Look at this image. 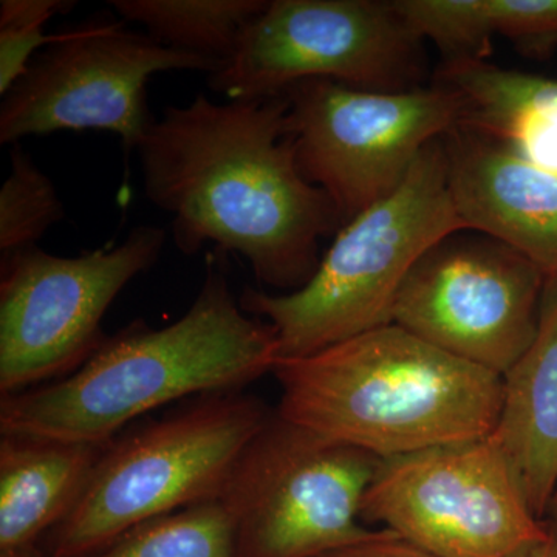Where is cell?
I'll return each instance as SVG.
<instances>
[{
  "instance_id": "cell-8",
  "label": "cell",
  "mask_w": 557,
  "mask_h": 557,
  "mask_svg": "<svg viewBox=\"0 0 557 557\" xmlns=\"http://www.w3.org/2000/svg\"><path fill=\"white\" fill-rule=\"evenodd\" d=\"M361 519L438 557H523L548 536L493 435L381 460Z\"/></svg>"
},
{
  "instance_id": "cell-23",
  "label": "cell",
  "mask_w": 557,
  "mask_h": 557,
  "mask_svg": "<svg viewBox=\"0 0 557 557\" xmlns=\"http://www.w3.org/2000/svg\"><path fill=\"white\" fill-rule=\"evenodd\" d=\"M523 557H557V533L548 527V536Z\"/></svg>"
},
{
  "instance_id": "cell-1",
  "label": "cell",
  "mask_w": 557,
  "mask_h": 557,
  "mask_svg": "<svg viewBox=\"0 0 557 557\" xmlns=\"http://www.w3.org/2000/svg\"><path fill=\"white\" fill-rule=\"evenodd\" d=\"M287 115L284 95L220 104L200 94L164 109L137 150L146 197L172 215L183 255L218 245L292 293L314 276L319 240L344 220L304 177Z\"/></svg>"
},
{
  "instance_id": "cell-6",
  "label": "cell",
  "mask_w": 557,
  "mask_h": 557,
  "mask_svg": "<svg viewBox=\"0 0 557 557\" xmlns=\"http://www.w3.org/2000/svg\"><path fill=\"white\" fill-rule=\"evenodd\" d=\"M380 463L273 410L218 498L233 522L236 557H325L373 536L359 519Z\"/></svg>"
},
{
  "instance_id": "cell-19",
  "label": "cell",
  "mask_w": 557,
  "mask_h": 557,
  "mask_svg": "<svg viewBox=\"0 0 557 557\" xmlns=\"http://www.w3.org/2000/svg\"><path fill=\"white\" fill-rule=\"evenodd\" d=\"M392 7L423 42L431 39L448 61H485L491 51L485 0H392Z\"/></svg>"
},
{
  "instance_id": "cell-14",
  "label": "cell",
  "mask_w": 557,
  "mask_h": 557,
  "mask_svg": "<svg viewBox=\"0 0 557 557\" xmlns=\"http://www.w3.org/2000/svg\"><path fill=\"white\" fill-rule=\"evenodd\" d=\"M542 520L557 491V276L545 278L536 335L504 376L493 431Z\"/></svg>"
},
{
  "instance_id": "cell-20",
  "label": "cell",
  "mask_w": 557,
  "mask_h": 557,
  "mask_svg": "<svg viewBox=\"0 0 557 557\" xmlns=\"http://www.w3.org/2000/svg\"><path fill=\"white\" fill-rule=\"evenodd\" d=\"M72 0H2L0 2V94L5 97L25 75L33 54L53 35L44 27L57 14L75 9Z\"/></svg>"
},
{
  "instance_id": "cell-3",
  "label": "cell",
  "mask_w": 557,
  "mask_h": 557,
  "mask_svg": "<svg viewBox=\"0 0 557 557\" xmlns=\"http://www.w3.org/2000/svg\"><path fill=\"white\" fill-rule=\"evenodd\" d=\"M271 373L278 416L381 460L490 437L504 397L502 376L397 324L278 358Z\"/></svg>"
},
{
  "instance_id": "cell-25",
  "label": "cell",
  "mask_w": 557,
  "mask_h": 557,
  "mask_svg": "<svg viewBox=\"0 0 557 557\" xmlns=\"http://www.w3.org/2000/svg\"><path fill=\"white\" fill-rule=\"evenodd\" d=\"M547 516H549L547 525L557 533V491L555 497H553L552 504H549Z\"/></svg>"
},
{
  "instance_id": "cell-12",
  "label": "cell",
  "mask_w": 557,
  "mask_h": 557,
  "mask_svg": "<svg viewBox=\"0 0 557 557\" xmlns=\"http://www.w3.org/2000/svg\"><path fill=\"white\" fill-rule=\"evenodd\" d=\"M461 233L413 265L392 324L504 379L536 335L547 276L504 242Z\"/></svg>"
},
{
  "instance_id": "cell-22",
  "label": "cell",
  "mask_w": 557,
  "mask_h": 557,
  "mask_svg": "<svg viewBox=\"0 0 557 557\" xmlns=\"http://www.w3.org/2000/svg\"><path fill=\"white\" fill-rule=\"evenodd\" d=\"M325 557H438L410 544L394 531L376 530L373 536Z\"/></svg>"
},
{
  "instance_id": "cell-16",
  "label": "cell",
  "mask_w": 557,
  "mask_h": 557,
  "mask_svg": "<svg viewBox=\"0 0 557 557\" xmlns=\"http://www.w3.org/2000/svg\"><path fill=\"white\" fill-rule=\"evenodd\" d=\"M123 20L143 25L171 49L208 60H230L267 0H112Z\"/></svg>"
},
{
  "instance_id": "cell-18",
  "label": "cell",
  "mask_w": 557,
  "mask_h": 557,
  "mask_svg": "<svg viewBox=\"0 0 557 557\" xmlns=\"http://www.w3.org/2000/svg\"><path fill=\"white\" fill-rule=\"evenodd\" d=\"M64 218V207L53 182L27 152L11 150V172L0 189V259L36 242Z\"/></svg>"
},
{
  "instance_id": "cell-4",
  "label": "cell",
  "mask_w": 557,
  "mask_h": 557,
  "mask_svg": "<svg viewBox=\"0 0 557 557\" xmlns=\"http://www.w3.org/2000/svg\"><path fill=\"white\" fill-rule=\"evenodd\" d=\"M443 138L420 153L397 189L336 233L302 288L240 293L242 310L276 332L278 358L307 357L392 324L399 289L421 256L468 231L450 196Z\"/></svg>"
},
{
  "instance_id": "cell-7",
  "label": "cell",
  "mask_w": 557,
  "mask_h": 557,
  "mask_svg": "<svg viewBox=\"0 0 557 557\" xmlns=\"http://www.w3.org/2000/svg\"><path fill=\"white\" fill-rule=\"evenodd\" d=\"M284 97L300 171L327 194L344 225L397 189L420 153L468 113L463 97L440 83L369 91L310 79Z\"/></svg>"
},
{
  "instance_id": "cell-2",
  "label": "cell",
  "mask_w": 557,
  "mask_h": 557,
  "mask_svg": "<svg viewBox=\"0 0 557 557\" xmlns=\"http://www.w3.org/2000/svg\"><path fill=\"white\" fill-rule=\"evenodd\" d=\"M277 336L242 310L228 278L209 270L188 311L108 336L64 379L0 399V434L106 445L137 418L189 397L244 391L273 372Z\"/></svg>"
},
{
  "instance_id": "cell-17",
  "label": "cell",
  "mask_w": 557,
  "mask_h": 557,
  "mask_svg": "<svg viewBox=\"0 0 557 557\" xmlns=\"http://www.w3.org/2000/svg\"><path fill=\"white\" fill-rule=\"evenodd\" d=\"M86 557H236L234 527L219 500L139 523Z\"/></svg>"
},
{
  "instance_id": "cell-21",
  "label": "cell",
  "mask_w": 557,
  "mask_h": 557,
  "mask_svg": "<svg viewBox=\"0 0 557 557\" xmlns=\"http://www.w3.org/2000/svg\"><path fill=\"white\" fill-rule=\"evenodd\" d=\"M485 11L491 33L525 57L544 60L557 50V0H485Z\"/></svg>"
},
{
  "instance_id": "cell-10",
  "label": "cell",
  "mask_w": 557,
  "mask_h": 557,
  "mask_svg": "<svg viewBox=\"0 0 557 557\" xmlns=\"http://www.w3.org/2000/svg\"><path fill=\"white\" fill-rule=\"evenodd\" d=\"M420 44L392 2L273 0L208 84L230 101L282 97L310 79L410 90L420 75Z\"/></svg>"
},
{
  "instance_id": "cell-24",
  "label": "cell",
  "mask_w": 557,
  "mask_h": 557,
  "mask_svg": "<svg viewBox=\"0 0 557 557\" xmlns=\"http://www.w3.org/2000/svg\"><path fill=\"white\" fill-rule=\"evenodd\" d=\"M0 557H47V555L40 552L38 545H33V547L3 549L0 552Z\"/></svg>"
},
{
  "instance_id": "cell-15",
  "label": "cell",
  "mask_w": 557,
  "mask_h": 557,
  "mask_svg": "<svg viewBox=\"0 0 557 557\" xmlns=\"http://www.w3.org/2000/svg\"><path fill=\"white\" fill-rule=\"evenodd\" d=\"M106 445L2 434L0 552L33 547L78 504Z\"/></svg>"
},
{
  "instance_id": "cell-9",
  "label": "cell",
  "mask_w": 557,
  "mask_h": 557,
  "mask_svg": "<svg viewBox=\"0 0 557 557\" xmlns=\"http://www.w3.org/2000/svg\"><path fill=\"white\" fill-rule=\"evenodd\" d=\"M166 242L137 226L113 248L62 258L38 245L0 259V394L64 379L104 343L101 321L124 287L156 265Z\"/></svg>"
},
{
  "instance_id": "cell-13",
  "label": "cell",
  "mask_w": 557,
  "mask_h": 557,
  "mask_svg": "<svg viewBox=\"0 0 557 557\" xmlns=\"http://www.w3.org/2000/svg\"><path fill=\"white\" fill-rule=\"evenodd\" d=\"M450 196L468 231L486 234L557 276V174L472 127L445 135Z\"/></svg>"
},
{
  "instance_id": "cell-5",
  "label": "cell",
  "mask_w": 557,
  "mask_h": 557,
  "mask_svg": "<svg viewBox=\"0 0 557 557\" xmlns=\"http://www.w3.org/2000/svg\"><path fill=\"white\" fill-rule=\"evenodd\" d=\"M273 410L215 392L108 443L78 504L47 534V557H86L139 523L218 500L231 468Z\"/></svg>"
},
{
  "instance_id": "cell-11",
  "label": "cell",
  "mask_w": 557,
  "mask_h": 557,
  "mask_svg": "<svg viewBox=\"0 0 557 557\" xmlns=\"http://www.w3.org/2000/svg\"><path fill=\"white\" fill-rule=\"evenodd\" d=\"M218 61L134 33L112 14L54 33L0 106V143L62 131H108L138 149L153 121L146 86L156 73L199 70Z\"/></svg>"
}]
</instances>
